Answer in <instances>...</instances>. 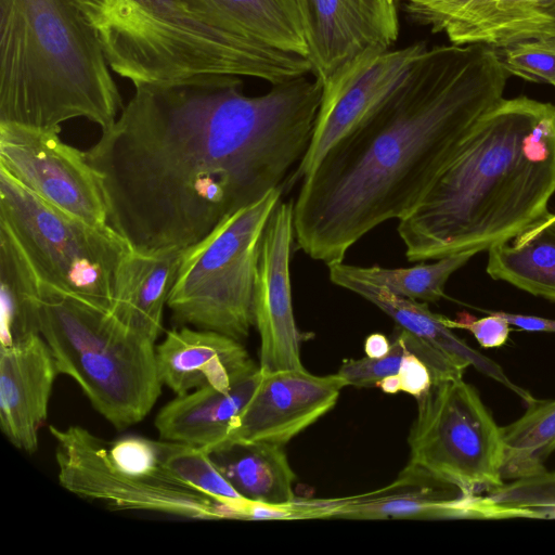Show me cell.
Instances as JSON below:
<instances>
[{"label": "cell", "mask_w": 555, "mask_h": 555, "mask_svg": "<svg viewBox=\"0 0 555 555\" xmlns=\"http://www.w3.org/2000/svg\"><path fill=\"white\" fill-rule=\"evenodd\" d=\"M233 75L134 86L86 151L109 225L132 250L186 248L284 186L307 153L323 85L306 75L246 95Z\"/></svg>", "instance_id": "1"}, {"label": "cell", "mask_w": 555, "mask_h": 555, "mask_svg": "<svg viewBox=\"0 0 555 555\" xmlns=\"http://www.w3.org/2000/svg\"><path fill=\"white\" fill-rule=\"evenodd\" d=\"M508 75L492 47L427 48L399 87L301 179L293 209L297 247L330 266L377 225L408 216L503 99Z\"/></svg>", "instance_id": "2"}, {"label": "cell", "mask_w": 555, "mask_h": 555, "mask_svg": "<svg viewBox=\"0 0 555 555\" xmlns=\"http://www.w3.org/2000/svg\"><path fill=\"white\" fill-rule=\"evenodd\" d=\"M555 194V105L502 99L418 205L399 220L409 261L509 242L544 217Z\"/></svg>", "instance_id": "3"}, {"label": "cell", "mask_w": 555, "mask_h": 555, "mask_svg": "<svg viewBox=\"0 0 555 555\" xmlns=\"http://www.w3.org/2000/svg\"><path fill=\"white\" fill-rule=\"evenodd\" d=\"M109 68L74 0H0V122L107 129L124 107Z\"/></svg>", "instance_id": "4"}, {"label": "cell", "mask_w": 555, "mask_h": 555, "mask_svg": "<svg viewBox=\"0 0 555 555\" xmlns=\"http://www.w3.org/2000/svg\"><path fill=\"white\" fill-rule=\"evenodd\" d=\"M74 1L108 66L133 86L209 74L276 85L311 73L307 57L229 31L198 0Z\"/></svg>", "instance_id": "5"}, {"label": "cell", "mask_w": 555, "mask_h": 555, "mask_svg": "<svg viewBox=\"0 0 555 555\" xmlns=\"http://www.w3.org/2000/svg\"><path fill=\"white\" fill-rule=\"evenodd\" d=\"M39 332L59 371L117 429L141 422L162 391L155 341L101 309L42 282Z\"/></svg>", "instance_id": "6"}, {"label": "cell", "mask_w": 555, "mask_h": 555, "mask_svg": "<svg viewBox=\"0 0 555 555\" xmlns=\"http://www.w3.org/2000/svg\"><path fill=\"white\" fill-rule=\"evenodd\" d=\"M283 186L225 217L183 249L167 306L180 325L242 341L254 325V289L263 233Z\"/></svg>", "instance_id": "7"}, {"label": "cell", "mask_w": 555, "mask_h": 555, "mask_svg": "<svg viewBox=\"0 0 555 555\" xmlns=\"http://www.w3.org/2000/svg\"><path fill=\"white\" fill-rule=\"evenodd\" d=\"M0 225L40 280L109 310L115 280L130 245L112 227H94L53 206L0 168Z\"/></svg>", "instance_id": "8"}, {"label": "cell", "mask_w": 555, "mask_h": 555, "mask_svg": "<svg viewBox=\"0 0 555 555\" xmlns=\"http://www.w3.org/2000/svg\"><path fill=\"white\" fill-rule=\"evenodd\" d=\"M417 400L408 464L482 494L504 483L502 430L463 378L434 384Z\"/></svg>", "instance_id": "9"}, {"label": "cell", "mask_w": 555, "mask_h": 555, "mask_svg": "<svg viewBox=\"0 0 555 555\" xmlns=\"http://www.w3.org/2000/svg\"><path fill=\"white\" fill-rule=\"evenodd\" d=\"M55 440L60 485L73 494L105 503L114 509L146 511L176 517L234 519L227 505L172 477L165 469L137 474L118 466L108 443L85 427L50 426Z\"/></svg>", "instance_id": "10"}, {"label": "cell", "mask_w": 555, "mask_h": 555, "mask_svg": "<svg viewBox=\"0 0 555 555\" xmlns=\"http://www.w3.org/2000/svg\"><path fill=\"white\" fill-rule=\"evenodd\" d=\"M59 129L0 122V168L53 206L94 227L108 228L102 181L82 152Z\"/></svg>", "instance_id": "11"}, {"label": "cell", "mask_w": 555, "mask_h": 555, "mask_svg": "<svg viewBox=\"0 0 555 555\" xmlns=\"http://www.w3.org/2000/svg\"><path fill=\"white\" fill-rule=\"evenodd\" d=\"M297 519H507L526 518L487 495L467 494L457 486L406 464L390 485L367 493L336 499L294 500Z\"/></svg>", "instance_id": "12"}, {"label": "cell", "mask_w": 555, "mask_h": 555, "mask_svg": "<svg viewBox=\"0 0 555 555\" xmlns=\"http://www.w3.org/2000/svg\"><path fill=\"white\" fill-rule=\"evenodd\" d=\"M400 0H297L311 73L325 86L362 59L391 49Z\"/></svg>", "instance_id": "13"}, {"label": "cell", "mask_w": 555, "mask_h": 555, "mask_svg": "<svg viewBox=\"0 0 555 555\" xmlns=\"http://www.w3.org/2000/svg\"><path fill=\"white\" fill-rule=\"evenodd\" d=\"M426 50L424 42H416L366 56L323 86L309 149L289 176V184L308 175L338 139L373 113Z\"/></svg>", "instance_id": "14"}, {"label": "cell", "mask_w": 555, "mask_h": 555, "mask_svg": "<svg viewBox=\"0 0 555 555\" xmlns=\"http://www.w3.org/2000/svg\"><path fill=\"white\" fill-rule=\"evenodd\" d=\"M294 202L280 201L263 233L254 289V325L260 337L262 373L304 369L292 298L289 260L294 236Z\"/></svg>", "instance_id": "15"}, {"label": "cell", "mask_w": 555, "mask_h": 555, "mask_svg": "<svg viewBox=\"0 0 555 555\" xmlns=\"http://www.w3.org/2000/svg\"><path fill=\"white\" fill-rule=\"evenodd\" d=\"M404 11L454 44L496 50L537 41L555 46V0H403Z\"/></svg>", "instance_id": "16"}, {"label": "cell", "mask_w": 555, "mask_h": 555, "mask_svg": "<svg viewBox=\"0 0 555 555\" xmlns=\"http://www.w3.org/2000/svg\"><path fill=\"white\" fill-rule=\"evenodd\" d=\"M346 386L338 373L318 376L305 367L262 373L221 447L241 442L284 447L331 411Z\"/></svg>", "instance_id": "17"}, {"label": "cell", "mask_w": 555, "mask_h": 555, "mask_svg": "<svg viewBox=\"0 0 555 555\" xmlns=\"http://www.w3.org/2000/svg\"><path fill=\"white\" fill-rule=\"evenodd\" d=\"M59 374L41 335L0 346V428L15 448L27 453L37 451Z\"/></svg>", "instance_id": "18"}, {"label": "cell", "mask_w": 555, "mask_h": 555, "mask_svg": "<svg viewBox=\"0 0 555 555\" xmlns=\"http://www.w3.org/2000/svg\"><path fill=\"white\" fill-rule=\"evenodd\" d=\"M156 363L162 384L176 396L206 386L227 389L259 369L242 341L186 325L166 333Z\"/></svg>", "instance_id": "19"}, {"label": "cell", "mask_w": 555, "mask_h": 555, "mask_svg": "<svg viewBox=\"0 0 555 555\" xmlns=\"http://www.w3.org/2000/svg\"><path fill=\"white\" fill-rule=\"evenodd\" d=\"M262 377L260 369L230 388L210 386L177 396L156 415L159 439L201 447L210 453L219 449L253 397Z\"/></svg>", "instance_id": "20"}, {"label": "cell", "mask_w": 555, "mask_h": 555, "mask_svg": "<svg viewBox=\"0 0 555 555\" xmlns=\"http://www.w3.org/2000/svg\"><path fill=\"white\" fill-rule=\"evenodd\" d=\"M182 255L183 248L147 253L131 249L116 275L111 312L132 331L155 341Z\"/></svg>", "instance_id": "21"}, {"label": "cell", "mask_w": 555, "mask_h": 555, "mask_svg": "<svg viewBox=\"0 0 555 555\" xmlns=\"http://www.w3.org/2000/svg\"><path fill=\"white\" fill-rule=\"evenodd\" d=\"M333 284L348 289L370 301L397 325L429 343L465 366L473 365L476 370L490 378L503 384L529 403L534 398L530 392L515 385L504 373L502 367L468 346L448 327L442 315L431 312L426 302L398 296L392 292L371 285L334 271H328Z\"/></svg>", "instance_id": "22"}, {"label": "cell", "mask_w": 555, "mask_h": 555, "mask_svg": "<svg viewBox=\"0 0 555 555\" xmlns=\"http://www.w3.org/2000/svg\"><path fill=\"white\" fill-rule=\"evenodd\" d=\"M487 273L531 295L555 302V212L508 242L488 248Z\"/></svg>", "instance_id": "23"}, {"label": "cell", "mask_w": 555, "mask_h": 555, "mask_svg": "<svg viewBox=\"0 0 555 555\" xmlns=\"http://www.w3.org/2000/svg\"><path fill=\"white\" fill-rule=\"evenodd\" d=\"M211 455L245 499L272 505H286L295 500L296 475L284 447L264 442L230 443Z\"/></svg>", "instance_id": "24"}, {"label": "cell", "mask_w": 555, "mask_h": 555, "mask_svg": "<svg viewBox=\"0 0 555 555\" xmlns=\"http://www.w3.org/2000/svg\"><path fill=\"white\" fill-rule=\"evenodd\" d=\"M231 33L257 44L307 57L297 0H199Z\"/></svg>", "instance_id": "25"}, {"label": "cell", "mask_w": 555, "mask_h": 555, "mask_svg": "<svg viewBox=\"0 0 555 555\" xmlns=\"http://www.w3.org/2000/svg\"><path fill=\"white\" fill-rule=\"evenodd\" d=\"M42 282L10 232L0 225V346L39 332Z\"/></svg>", "instance_id": "26"}, {"label": "cell", "mask_w": 555, "mask_h": 555, "mask_svg": "<svg viewBox=\"0 0 555 555\" xmlns=\"http://www.w3.org/2000/svg\"><path fill=\"white\" fill-rule=\"evenodd\" d=\"M526 412L501 427L503 463L501 476L520 479L540 474L555 451V400H532Z\"/></svg>", "instance_id": "27"}, {"label": "cell", "mask_w": 555, "mask_h": 555, "mask_svg": "<svg viewBox=\"0 0 555 555\" xmlns=\"http://www.w3.org/2000/svg\"><path fill=\"white\" fill-rule=\"evenodd\" d=\"M478 253V249H467L436 259L433 263L410 268L361 267L344 261L327 267L328 271L384 287L398 296L436 302L446 297L449 278Z\"/></svg>", "instance_id": "28"}, {"label": "cell", "mask_w": 555, "mask_h": 555, "mask_svg": "<svg viewBox=\"0 0 555 555\" xmlns=\"http://www.w3.org/2000/svg\"><path fill=\"white\" fill-rule=\"evenodd\" d=\"M162 467L178 480L227 505L234 519L245 520L251 501L245 499L227 479L204 448L155 440Z\"/></svg>", "instance_id": "29"}, {"label": "cell", "mask_w": 555, "mask_h": 555, "mask_svg": "<svg viewBox=\"0 0 555 555\" xmlns=\"http://www.w3.org/2000/svg\"><path fill=\"white\" fill-rule=\"evenodd\" d=\"M486 495L500 505L531 511L539 519L555 518V472L504 482Z\"/></svg>", "instance_id": "30"}, {"label": "cell", "mask_w": 555, "mask_h": 555, "mask_svg": "<svg viewBox=\"0 0 555 555\" xmlns=\"http://www.w3.org/2000/svg\"><path fill=\"white\" fill-rule=\"evenodd\" d=\"M499 50L502 65L508 74L555 87V46L525 41Z\"/></svg>", "instance_id": "31"}, {"label": "cell", "mask_w": 555, "mask_h": 555, "mask_svg": "<svg viewBox=\"0 0 555 555\" xmlns=\"http://www.w3.org/2000/svg\"><path fill=\"white\" fill-rule=\"evenodd\" d=\"M442 321L452 330L462 328L470 332L485 348L503 346L511 332V324L499 311L489 312V315L479 319L468 313H461L455 320L442 315Z\"/></svg>", "instance_id": "32"}, {"label": "cell", "mask_w": 555, "mask_h": 555, "mask_svg": "<svg viewBox=\"0 0 555 555\" xmlns=\"http://www.w3.org/2000/svg\"><path fill=\"white\" fill-rule=\"evenodd\" d=\"M505 320L522 331L555 333V319L499 311Z\"/></svg>", "instance_id": "33"}, {"label": "cell", "mask_w": 555, "mask_h": 555, "mask_svg": "<svg viewBox=\"0 0 555 555\" xmlns=\"http://www.w3.org/2000/svg\"><path fill=\"white\" fill-rule=\"evenodd\" d=\"M390 349V340L380 333H373L365 338L364 352L371 359L384 357Z\"/></svg>", "instance_id": "34"}, {"label": "cell", "mask_w": 555, "mask_h": 555, "mask_svg": "<svg viewBox=\"0 0 555 555\" xmlns=\"http://www.w3.org/2000/svg\"><path fill=\"white\" fill-rule=\"evenodd\" d=\"M375 387L380 388L386 393H397L401 391V380L398 374H391L382 378Z\"/></svg>", "instance_id": "35"}]
</instances>
